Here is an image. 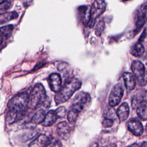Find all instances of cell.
Returning <instances> with one entry per match:
<instances>
[{"mask_svg":"<svg viewBox=\"0 0 147 147\" xmlns=\"http://www.w3.org/2000/svg\"><path fill=\"white\" fill-rule=\"evenodd\" d=\"M123 1H129V0H122Z\"/></svg>","mask_w":147,"mask_h":147,"instance_id":"cell-30","label":"cell"},{"mask_svg":"<svg viewBox=\"0 0 147 147\" xmlns=\"http://www.w3.org/2000/svg\"><path fill=\"white\" fill-rule=\"evenodd\" d=\"M56 112V114L59 118H63L65 116L66 113V110L65 108L63 106H60L58 107L56 110H55Z\"/></svg>","mask_w":147,"mask_h":147,"instance_id":"cell-23","label":"cell"},{"mask_svg":"<svg viewBox=\"0 0 147 147\" xmlns=\"http://www.w3.org/2000/svg\"><path fill=\"white\" fill-rule=\"evenodd\" d=\"M50 141V138L45 134H40L29 144V147H46Z\"/></svg>","mask_w":147,"mask_h":147,"instance_id":"cell-10","label":"cell"},{"mask_svg":"<svg viewBox=\"0 0 147 147\" xmlns=\"http://www.w3.org/2000/svg\"><path fill=\"white\" fill-rule=\"evenodd\" d=\"M10 2L7 1H5L3 2L0 3V16L5 14L8 9L10 7Z\"/></svg>","mask_w":147,"mask_h":147,"instance_id":"cell-20","label":"cell"},{"mask_svg":"<svg viewBox=\"0 0 147 147\" xmlns=\"http://www.w3.org/2000/svg\"><path fill=\"white\" fill-rule=\"evenodd\" d=\"M147 20V4L142 6L137 14L136 26L137 29L141 28Z\"/></svg>","mask_w":147,"mask_h":147,"instance_id":"cell-11","label":"cell"},{"mask_svg":"<svg viewBox=\"0 0 147 147\" xmlns=\"http://www.w3.org/2000/svg\"><path fill=\"white\" fill-rule=\"evenodd\" d=\"M141 147H147V142H144L142 144Z\"/></svg>","mask_w":147,"mask_h":147,"instance_id":"cell-27","label":"cell"},{"mask_svg":"<svg viewBox=\"0 0 147 147\" xmlns=\"http://www.w3.org/2000/svg\"><path fill=\"white\" fill-rule=\"evenodd\" d=\"M2 42V37L0 35V45L1 44Z\"/></svg>","mask_w":147,"mask_h":147,"instance_id":"cell-28","label":"cell"},{"mask_svg":"<svg viewBox=\"0 0 147 147\" xmlns=\"http://www.w3.org/2000/svg\"><path fill=\"white\" fill-rule=\"evenodd\" d=\"M123 78L126 88L129 90H133L136 86V82L133 75L129 72H124Z\"/></svg>","mask_w":147,"mask_h":147,"instance_id":"cell-16","label":"cell"},{"mask_svg":"<svg viewBox=\"0 0 147 147\" xmlns=\"http://www.w3.org/2000/svg\"><path fill=\"white\" fill-rule=\"evenodd\" d=\"M46 147H63L61 142L56 138H51Z\"/></svg>","mask_w":147,"mask_h":147,"instance_id":"cell-22","label":"cell"},{"mask_svg":"<svg viewBox=\"0 0 147 147\" xmlns=\"http://www.w3.org/2000/svg\"><path fill=\"white\" fill-rule=\"evenodd\" d=\"M106 9V3L104 0H95L90 10V17L88 25L92 28L96 20Z\"/></svg>","mask_w":147,"mask_h":147,"instance_id":"cell-5","label":"cell"},{"mask_svg":"<svg viewBox=\"0 0 147 147\" xmlns=\"http://www.w3.org/2000/svg\"><path fill=\"white\" fill-rule=\"evenodd\" d=\"M137 114L142 121L147 120V100H141L137 106Z\"/></svg>","mask_w":147,"mask_h":147,"instance_id":"cell-14","label":"cell"},{"mask_svg":"<svg viewBox=\"0 0 147 147\" xmlns=\"http://www.w3.org/2000/svg\"><path fill=\"white\" fill-rule=\"evenodd\" d=\"M127 127L129 130L136 136H141L144 131L142 125L136 119H130L128 122Z\"/></svg>","mask_w":147,"mask_h":147,"instance_id":"cell-9","label":"cell"},{"mask_svg":"<svg viewBox=\"0 0 147 147\" xmlns=\"http://www.w3.org/2000/svg\"><path fill=\"white\" fill-rule=\"evenodd\" d=\"M144 52V48L142 44L140 42H137L135 44L130 50V53L136 57H139L141 56Z\"/></svg>","mask_w":147,"mask_h":147,"instance_id":"cell-18","label":"cell"},{"mask_svg":"<svg viewBox=\"0 0 147 147\" xmlns=\"http://www.w3.org/2000/svg\"><path fill=\"white\" fill-rule=\"evenodd\" d=\"M146 131H147V125H146Z\"/></svg>","mask_w":147,"mask_h":147,"instance_id":"cell-31","label":"cell"},{"mask_svg":"<svg viewBox=\"0 0 147 147\" xmlns=\"http://www.w3.org/2000/svg\"><path fill=\"white\" fill-rule=\"evenodd\" d=\"M71 129L68 124L65 122H60L57 126V133L63 139L66 140L69 136Z\"/></svg>","mask_w":147,"mask_h":147,"instance_id":"cell-12","label":"cell"},{"mask_svg":"<svg viewBox=\"0 0 147 147\" xmlns=\"http://www.w3.org/2000/svg\"><path fill=\"white\" fill-rule=\"evenodd\" d=\"M90 147H99V145H98V144L97 143L94 142V143L92 144L90 146Z\"/></svg>","mask_w":147,"mask_h":147,"instance_id":"cell-25","label":"cell"},{"mask_svg":"<svg viewBox=\"0 0 147 147\" xmlns=\"http://www.w3.org/2000/svg\"><path fill=\"white\" fill-rule=\"evenodd\" d=\"M105 22L103 20L100 21L96 26L95 28V34L97 36H100L104 30Z\"/></svg>","mask_w":147,"mask_h":147,"instance_id":"cell-21","label":"cell"},{"mask_svg":"<svg viewBox=\"0 0 147 147\" xmlns=\"http://www.w3.org/2000/svg\"><path fill=\"white\" fill-rule=\"evenodd\" d=\"M91 97L88 93L85 92H79L74 99L70 110L79 115L88 106Z\"/></svg>","mask_w":147,"mask_h":147,"instance_id":"cell-4","label":"cell"},{"mask_svg":"<svg viewBox=\"0 0 147 147\" xmlns=\"http://www.w3.org/2000/svg\"><path fill=\"white\" fill-rule=\"evenodd\" d=\"M117 114L120 121L126 120L129 114V107L128 104L126 102L121 104L117 110Z\"/></svg>","mask_w":147,"mask_h":147,"instance_id":"cell-15","label":"cell"},{"mask_svg":"<svg viewBox=\"0 0 147 147\" xmlns=\"http://www.w3.org/2000/svg\"><path fill=\"white\" fill-rule=\"evenodd\" d=\"M131 68L138 84L145 86L147 83V72L143 63L139 60H134L131 64Z\"/></svg>","mask_w":147,"mask_h":147,"instance_id":"cell-6","label":"cell"},{"mask_svg":"<svg viewBox=\"0 0 147 147\" xmlns=\"http://www.w3.org/2000/svg\"><path fill=\"white\" fill-rule=\"evenodd\" d=\"M47 97L44 86L40 84H37L33 87L29 94L28 107L32 110L38 109L41 106L47 105Z\"/></svg>","mask_w":147,"mask_h":147,"instance_id":"cell-3","label":"cell"},{"mask_svg":"<svg viewBox=\"0 0 147 147\" xmlns=\"http://www.w3.org/2000/svg\"><path fill=\"white\" fill-rule=\"evenodd\" d=\"M127 147H140V146H139V145L137 144L134 143V144H133L132 145H130L128 146Z\"/></svg>","mask_w":147,"mask_h":147,"instance_id":"cell-26","label":"cell"},{"mask_svg":"<svg viewBox=\"0 0 147 147\" xmlns=\"http://www.w3.org/2000/svg\"><path fill=\"white\" fill-rule=\"evenodd\" d=\"M58 117L55 110L49 111L45 115V118L41 125L44 127L51 126L53 125L57 119Z\"/></svg>","mask_w":147,"mask_h":147,"instance_id":"cell-13","label":"cell"},{"mask_svg":"<svg viewBox=\"0 0 147 147\" xmlns=\"http://www.w3.org/2000/svg\"><path fill=\"white\" fill-rule=\"evenodd\" d=\"M48 83L51 90L57 93L61 88V78L60 75L57 73L51 74L48 78Z\"/></svg>","mask_w":147,"mask_h":147,"instance_id":"cell-8","label":"cell"},{"mask_svg":"<svg viewBox=\"0 0 147 147\" xmlns=\"http://www.w3.org/2000/svg\"><path fill=\"white\" fill-rule=\"evenodd\" d=\"M102 126L104 127H110L113 126L114 122L111 119L108 118H105L102 121Z\"/></svg>","mask_w":147,"mask_h":147,"instance_id":"cell-24","label":"cell"},{"mask_svg":"<svg viewBox=\"0 0 147 147\" xmlns=\"http://www.w3.org/2000/svg\"><path fill=\"white\" fill-rule=\"evenodd\" d=\"M29 93L24 92L13 97L8 103L9 111L15 113L23 117L28 109Z\"/></svg>","mask_w":147,"mask_h":147,"instance_id":"cell-2","label":"cell"},{"mask_svg":"<svg viewBox=\"0 0 147 147\" xmlns=\"http://www.w3.org/2000/svg\"><path fill=\"white\" fill-rule=\"evenodd\" d=\"M4 1H5V0H0V3H2V2H3Z\"/></svg>","mask_w":147,"mask_h":147,"instance_id":"cell-29","label":"cell"},{"mask_svg":"<svg viewBox=\"0 0 147 147\" xmlns=\"http://www.w3.org/2000/svg\"><path fill=\"white\" fill-rule=\"evenodd\" d=\"M81 85V82L76 78H71L67 80L55 96L56 104L58 105L69 100L74 92L80 88Z\"/></svg>","mask_w":147,"mask_h":147,"instance_id":"cell-1","label":"cell"},{"mask_svg":"<svg viewBox=\"0 0 147 147\" xmlns=\"http://www.w3.org/2000/svg\"><path fill=\"white\" fill-rule=\"evenodd\" d=\"M14 29V26L12 25H6L0 28V32L5 36H9Z\"/></svg>","mask_w":147,"mask_h":147,"instance_id":"cell-19","label":"cell"},{"mask_svg":"<svg viewBox=\"0 0 147 147\" xmlns=\"http://www.w3.org/2000/svg\"><path fill=\"white\" fill-rule=\"evenodd\" d=\"M45 115L46 114L45 110L42 109H40L34 113L32 116L31 121L34 124H41L44 121Z\"/></svg>","mask_w":147,"mask_h":147,"instance_id":"cell-17","label":"cell"},{"mask_svg":"<svg viewBox=\"0 0 147 147\" xmlns=\"http://www.w3.org/2000/svg\"><path fill=\"white\" fill-rule=\"evenodd\" d=\"M123 94V88L121 84H115L112 88L109 98V104L111 107L117 105L121 101Z\"/></svg>","mask_w":147,"mask_h":147,"instance_id":"cell-7","label":"cell"}]
</instances>
